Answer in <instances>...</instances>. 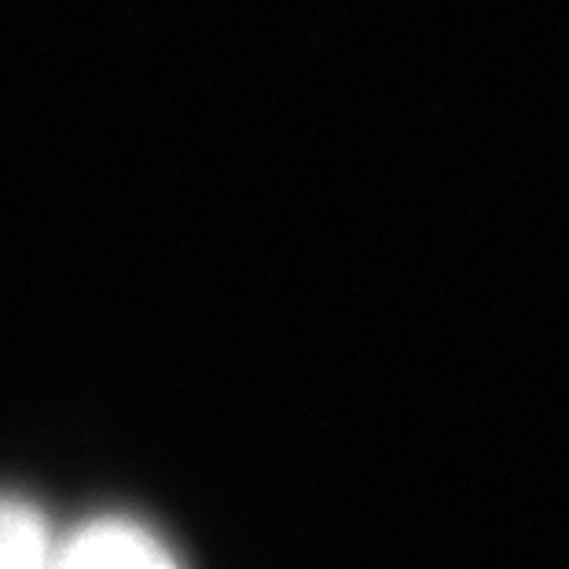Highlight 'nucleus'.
<instances>
[{
	"label": "nucleus",
	"mask_w": 569,
	"mask_h": 569,
	"mask_svg": "<svg viewBox=\"0 0 569 569\" xmlns=\"http://www.w3.org/2000/svg\"><path fill=\"white\" fill-rule=\"evenodd\" d=\"M48 569H180L173 551L151 529L129 518H100L84 526Z\"/></svg>",
	"instance_id": "nucleus-1"
},
{
	"label": "nucleus",
	"mask_w": 569,
	"mask_h": 569,
	"mask_svg": "<svg viewBox=\"0 0 569 569\" xmlns=\"http://www.w3.org/2000/svg\"><path fill=\"white\" fill-rule=\"evenodd\" d=\"M48 529L38 507L0 496V569H48Z\"/></svg>",
	"instance_id": "nucleus-2"
}]
</instances>
